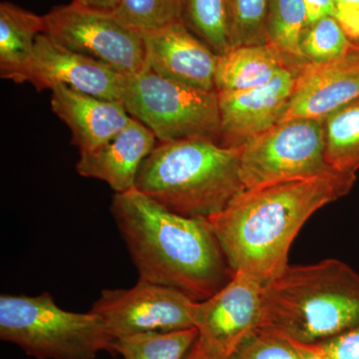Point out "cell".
I'll return each mask as SVG.
<instances>
[{"mask_svg":"<svg viewBox=\"0 0 359 359\" xmlns=\"http://www.w3.org/2000/svg\"><path fill=\"white\" fill-rule=\"evenodd\" d=\"M142 35L149 70L178 83L217 91L215 75L219 55L184 21Z\"/></svg>","mask_w":359,"mask_h":359,"instance_id":"4fadbf2b","label":"cell"},{"mask_svg":"<svg viewBox=\"0 0 359 359\" xmlns=\"http://www.w3.org/2000/svg\"><path fill=\"white\" fill-rule=\"evenodd\" d=\"M304 346L313 359H359V323L332 339Z\"/></svg>","mask_w":359,"mask_h":359,"instance_id":"4316f807","label":"cell"},{"mask_svg":"<svg viewBox=\"0 0 359 359\" xmlns=\"http://www.w3.org/2000/svg\"><path fill=\"white\" fill-rule=\"evenodd\" d=\"M304 65L287 68L263 86L218 92L221 121L219 145L240 148L280 123L289 107L297 76Z\"/></svg>","mask_w":359,"mask_h":359,"instance_id":"8fae6325","label":"cell"},{"mask_svg":"<svg viewBox=\"0 0 359 359\" xmlns=\"http://www.w3.org/2000/svg\"><path fill=\"white\" fill-rule=\"evenodd\" d=\"M111 214L140 280L203 302L235 276L208 219L169 211L136 188L115 194Z\"/></svg>","mask_w":359,"mask_h":359,"instance_id":"7a4b0ae2","label":"cell"},{"mask_svg":"<svg viewBox=\"0 0 359 359\" xmlns=\"http://www.w3.org/2000/svg\"><path fill=\"white\" fill-rule=\"evenodd\" d=\"M355 44L358 45V46L359 47V40H358V41L355 42Z\"/></svg>","mask_w":359,"mask_h":359,"instance_id":"1f68e13d","label":"cell"},{"mask_svg":"<svg viewBox=\"0 0 359 359\" xmlns=\"http://www.w3.org/2000/svg\"><path fill=\"white\" fill-rule=\"evenodd\" d=\"M335 18L354 42L359 40V0H334Z\"/></svg>","mask_w":359,"mask_h":359,"instance_id":"83f0119b","label":"cell"},{"mask_svg":"<svg viewBox=\"0 0 359 359\" xmlns=\"http://www.w3.org/2000/svg\"><path fill=\"white\" fill-rule=\"evenodd\" d=\"M226 359H313L306 347L282 335L257 328Z\"/></svg>","mask_w":359,"mask_h":359,"instance_id":"484cf974","label":"cell"},{"mask_svg":"<svg viewBox=\"0 0 359 359\" xmlns=\"http://www.w3.org/2000/svg\"><path fill=\"white\" fill-rule=\"evenodd\" d=\"M332 170L325 160V130L320 120L278 123L240 147L245 190L309 179Z\"/></svg>","mask_w":359,"mask_h":359,"instance_id":"52a82bcc","label":"cell"},{"mask_svg":"<svg viewBox=\"0 0 359 359\" xmlns=\"http://www.w3.org/2000/svg\"><path fill=\"white\" fill-rule=\"evenodd\" d=\"M306 11V26L325 16H334V0H302Z\"/></svg>","mask_w":359,"mask_h":359,"instance_id":"f1b7e54d","label":"cell"},{"mask_svg":"<svg viewBox=\"0 0 359 359\" xmlns=\"http://www.w3.org/2000/svg\"><path fill=\"white\" fill-rule=\"evenodd\" d=\"M356 174L332 171L247 189L208 219L231 269L266 283L289 266V252L302 226L330 203L346 197Z\"/></svg>","mask_w":359,"mask_h":359,"instance_id":"6da1fadb","label":"cell"},{"mask_svg":"<svg viewBox=\"0 0 359 359\" xmlns=\"http://www.w3.org/2000/svg\"><path fill=\"white\" fill-rule=\"evenodd\" d=\"M359 97V47L332 62L306 63L297 76L289 107L280 122L325 121Z\"/></svg>","mask_w":359,"mask_h":359,"instance_id":"5bb4252c","label":"cell"},{"mask_svg":"<svg viewBox=\"0 0 359 359\" xmlns=\"http://www.w3.org/2000/svg\"><path fill=\"white\" fill-rule=\"evenodd\" d=\"M125 75L96 59L70 50L42 33L35 43L30 83L37 90L61 84L104 100L120 102Z\"/></svg>","mask_w":359,"mask_h":359,"instance_id":"7c38bea8","label":"cell"},{"mask_svg":"<svg viewBox=\"0 0 359 359\" xmlns=\"http://www.w3.org/2000/svg\"><path fill=\"white\" fill-rule=\"evenodd\" d=\"M328 166L341 173L359 170V97L323 121Z\"/></svg>","mask_w":359,"mask_h":359,"instance_id":"d6986e66","label":"cell"},{"mask_svg":"<svg viewBox=\"0 0 359 359\" xmlns=\"http://www.w3.org/2000/svg\"><path fill=\"white\" fill-rule=\"evenodd\" d=\"M308 62L287 57L269 44L233 47L219 55L217 92L242 91L263 86L292 66Z\"/></svg>","mask_w":359,"mask_h":359,"instance_id":"ac0fdd59","label":"cell"},{"mask_svg":"<svg viewBox=\"0 0 359 359\" xmlns=\"http://www.w3.org/2000/svg\"><path fill=\"white\" fill-rule=\"evenodd\" d=\"M120 0H72V2L87 8L102 11H114Z\"/></svg>","mask_w":359,"mask_h":359,"instance_id":"f546056e","label":"cell"},{"mask_svg":"<svg viewBox=\"0 0 359 359\" xmlns=\"http://www.w3.org/2000/svg\"><path fill=\"white\" fill-rule=\"evenodd\" d=\"M187 359H226L218 355V354L212 353L211 351L203 346L199 339L196 342L195 346L191 351L190 355Z\"/></svg>","mask_w":359,"mask_h":359,"instance_id":"4dcf8cb0","label":"cell"},{"mask_svg":"<svg viewBox=\"0 0 359 359\" xmlns=\"http://www.w3.org/2000/svg\"><path fill=\"white\" fill-rule=\"evenodd\" d=\"M44 33L43 15L4 1L0 4V77L18 84L32 80L35 43Z\"/></svg>","mask_w":359,"mask_h":359,"instance_id":"e0dca14e","label":"cell"},{"mask_svg":"<svg viewBox=\"0 0 359 359\" xmlns=\"http://www.w3.org/2000/svg\"><path fill=\"white\" fill-rule=\"evenodd\" d=\"M114 13L141 33L183 21L184 0H120Z\"/></svg>","mask_w":359,"mask_h":359,"instance_id":"d4e9b609","label":"cell"},{"mask_svg":"<svg viewBox=\"0 0 359 359\" xmlns=\"http://www.w3.org/2000/svg\"><path fill=\"white\" fill-rule=\"evenodd\" d=\"M157 143L154 133L132 117L114 138L92 152L80 154L77 173L105 182L115 194L127 192L135 188L142 163Z\"/></svg>","mask_w":359,"mask_h":359,"instance_id":"2e32d148","label":"cell"},{"mask_svg":"<svg viewBox=\"0 0 359 359\" xmlns=\"http://www.w3.org/2000/svg\"><path fill=\"white\" fill-rule=\"evenodd\" d=\"M271 0H226L230 48L266 44Z\"/></svg>","mask_w":359,"mask_h":359,"instance_id":"cb8c5ba5","label":"cell"},{"mask_svg":"<svg viewBox=\"0 0 359 359\" xmlns=\"http://www.w3.org/2000/svg\"><path fill=\"white\" fill-rule=\"evenodd\" d=\"M50 91L52 110L69 127L80 154L107 143L131 120L118 101L104 100L61 84L54 85Z\"/></svg>","mask_w":359,"mask_h":359,"instance_id":"9a60e30c","label":"cell"},{"mask_svg":"<svg viewBox=\"0 0 359 359\" xmlns=\"http://www.w3.org/2000/svg\"><path fill=\"white\" fill-rule=\"evenodd\" d=\"M197 302L179 290L139 278L130 289H107L90 311L113 339L195 327Z\"/></svg>","mask_w":359,"mask_h":359,"instance_id":"9c48e42d","label":"cell"},{"mask_svg":"<svg viewBox=\"0 0 359 359\" xmlns=\"http://www.w3.org/2000/svg\"><path fill=\"white\" fill-rule=\"evenodd\" d=\"M264 285L256 276L236 271L223 289L197 302L195 327L201 344L226 359L261 325Z\"/></svg>","mask_w":359,"mask_h":359,"instance_id":"30bf717a","label":"cell"},{"mask_svg":"<svg viewBox=\"0 0 359 359\" xmlns=\"http://www.w3.org/2000/svg\"><path fill=\"white\" fill-rule=\"evenodd\" d=\"M358 323L359 273L339 259L289 264L264 285L259 328L295 344H318Z\"/></svg>","mask_w":359,"mask_h":359,"instance_id":"3957f363","label":"cell"},{"mask_svg":"<svg viewBox=\"0 0 359 359\" xmlns=\"http://www.w3.org/2000/svg\"><path fill=\"white\" fill-rule=\"evenodd\" d=\"M120 102L160 143L203 139L219 144L217 91L178 83L147 69L125 75Z\"/></svg>","mask_w":359,"mask_h":359,"instance_id":"8992f818","label":"cell"},{"mask_svg":"<svg viewBox=\"0 0 359 359\" xmlns=\"http://www.w3.org/2000/svg\"><path fill=\"white\" fill-rule=\"evenodd\" d=\"M299 47L306 62L321 65L344 57L356 44L334 16H325L304 28Z\"/></svg>","mask_w":359,"mask_h":359,"instance_id":"7402d4cb","label":"cell"},{"mask_svg":"<svg viewBox=\"0 0 359 359\" xmlns=\"http://www.w3.org/2000/svg\"><path fill=\"white\" fill-rule=\"evenodd\" d=\"M183 21L218 55L230 49L226 0H184Z\"/></svg>","mask_w":359,"mask_h":359,"instance_id":"603a6c76","label":"cell"},{"mask_svg":"<svg viewBox=\"0 0 359 359\" xmlns=\"http://www.w3.org/2000/svg\"><path fill=\"white\" fill-rule=\"evenodd\" d=\"M306 26L302 0H271L266 22V44L294 60L306 62L301 53V39Z\"/></svg>","mask_w":359,"mask_h":359,"instance_id":"44dd1931","label":"cell"},{"mask_svg":"<svg viewBox=\"0 0 359 359\" xmlns=\"http://www.w3.org/2000/svg\"><path fill=\"white\" fill-rule=\"evenodd\" d=\"M199 339L197 327L113 339L112 351L123 359H187Z\"/></svg>","mask_w":359,"mask_h":359,"instance_id":"ffe728a7","label":"cell"},{"mask_svg":"<svg viewBox=\"0 0 359 359\" xmlns=\"http://www.w3.org/2000/svg\"><path fill=\"white\" fill-rule=\"evenodd\" d=\"M44 33L70 50L96 59L123 75L148 69L143 35L116 15L74 2L43 15Z\"/></svg>","mask_w":359,"mask_h":359,"instance_id":"ba28073f","label":"cell"},{"mask_svg":"<svg viewBox=\"0 0 359 359\" xmlns=\"http://www.w3.org/2000/svg\"><path fill=\"white\" fill-rule=\"evenodd\" d=\"M0 339L36 359H95L100 351L113 353V337L96 314L59 308L48 292L1 294Z\"/></svg>","mask_w":359,"mask_h":359,"instance_id":"5b68a950","label":"cell"},{"mask_svg":"<svg viewBox=\"0 0 359 359\" xmlns=\"http://www.w3.org/2000/svg\"><path fill=\"white\" fill-rule=\"evenodd\" d=\"M135 188L181 216L211 218L245 190L240 148L203 139L158 142L142 163Z\"/></svg>","mask_w":359,"mask_h":359,"instance_id":"277c9868","label":"cell"}]
</instances>
